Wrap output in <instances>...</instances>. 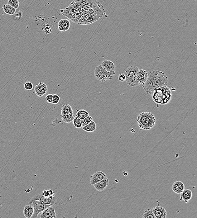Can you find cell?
Wrapping results in <instances>:
<instances>
[{"label": "cell", "mask_w": 197, "mask_h": 218, "mask_svg": "<svg viewBox=\"0 0 197 218\" xmlns=\"http://www.w3.org/2000/svg\"><path fill=\"white\" fill-rule=\"evenodd\" d=\"M46 100L47 102L51 103H52L53 100V95L51 94H48L46 97Z\"/></svg>", "instance_id": "836d02e7"}, {"label": "cell", "mask_w": 197, "mask_h": 218, "mask_svg": "<svg viewBox=\"0 0 197 218\" xmlns=\"http://www.w3.org/2000/svg\"><path fill=\"white\" fill-rule=\"evenodd\" d=\"M74 113H61V117L63 121L69 123L73 121L74 117Z\"/></svg>", "instance_id": "7402d4cb"}, {"label": "cell", "mask_w": 197, "mask_h": 218, "mask_svg": "<svg viewBox=\"0 0 197 218\" xmlns=\"http://www.w3.org/2000/svg\"><path fill=\"white\" fill-rule=\"evenodd\" d=\"M171 188L175 193L180 194L184 190L185 185L182 182L177 181L173 184Z\"/></svg>", "instance_id": "ffe728a7"}, {"label": "cell", "mask_w": 197, "mask_h": 218, "mask_svg": "<svg viewBox=\"0 0 197 218\" xmlns=\"http://www.w3.org/2000/svg\"><path fill=\"white\" fill-rule=\"evenodd\" d=\"M116 74L114 71H108L101 66V65L97 66L95 70L94 76L98 81L101 82H106L110 80Z\"/></svg>", "instance_id": "5b68a950"}, {"label": "cell", "mask_w": 197, "mask_h": 218, "mask_svg": "<svg viewBox=\"0 0 197 218\" xmlns=\"http://www.w3.org/2000/svg\"><path fill=\"white\" fill-rule=\"evenodd\" d=\"M83 130L88 132H93L95 131L96 129V124L94 121H92L89 124L83 126Z\"/></svg>", "instance_id": "603a6c76"}, {"label": "cell", "mask_w": 197, "mask_h": 218, "mask_svg": "<svg viewBox=\"0 0 197 218\" xmlns=\"http://www.w3.org/2000/svg\"><path fill=\"white\" fill-rule=\"evenodd\" d=\"M156 218H165L166 217L167 213L165 209L160 206H157L153 209Z\"/></svg>", "instance_id": "9a60e30c"}, {"label": "cell", "mask_w": 197, "mask_h": 218, "mask_svg": "<svg viewBox=\"0 0 197 218\" xmlns=\"http://www.w3.org/2000/svg\"><path fill=\"white\" fill-rule=\"evenodd\" d=\"M71 26V23L69 19H61L58 23V27L61 31H65L68 30Z\"/></svg>", "instance_id": "2e32d148"}, {"label": "cell", "mask_w": 197, "mask_h": 218, "mask_svg": "<svg viewBox=\"0 0 197 218\" xmlns=\"http://www.w3.org/2000/svg\"><path fill=\"white\" fill-rule=\"evenodd\" d=\"M41 218H56L55 209L54 207L50 206L41 212Z\"/></svg>", "instance_id": "8fae6325"}, {"label": "cell", "mask_w": 197, "mask_h": 218, "mask_svg": "<svg viewBox=\"0 0 197 218\" xmlns=\"http://www.w3.org/2000/svg\"><path fill=\"white\" fill-rule=\"evenodd\" d=\"M118 79L120 82H124L126 80L125 74L123 73H120L118 76Z\"/></svg>", "instance_id": "e575fe53"}, {"label": "cell", "mask_w": 197, "mask_h": 218, "mask_svg": "<svg viewBox=\"0 0 197 218\" xmlns=\"http://www.w3.org/2000/svg\"><path fill=\"white\" fill-rule=\"evenodd\" d=\"M60 97L57 94H54L53 95V100L52 103L56 105L60 102Z\"/></svg>", "instance_id": "d6a6232c"}, {"label": "cell", "mask_w": 197, "mask_h": 218, "mask_svg": "<svg viewBox=\"0 0 197 218\" xmlns=\"http://www.w3.org/2000/svg\"><path fill=\"white\" fill-rule=\"evenodd\" d=\"M44 31L46 34H50L52 32V30L50 26H47L45 28Z\"/></svg>", "instance_id": "d590c367"}, {"label": "cell", "mask_w": 197, "mask_h": 218, "mask_svg": "<svg viewBox=\"0 0 197 218\" xmlns=\"http://www.w3.org/2000/svg\"><path fill=\"white\" fill-rule=\"evenodd\" d=\"M101 66L106 71L111 72V71H114L115 69L116 66L114 63L108 60H105L101 63Z\"/></svg>", "instance_id": "d6986e66"}, {"label": "cell", "mask_w": 197, "mask_h": 218, "mask_svg": "<svg viewBox=\"0 0 197 218\" xmlns=\"http://www.w3.org/2000/svg\"><path fill=\"white\" fill-rule=\"evenodd\" d=\"M24 88L27 91L32 90L33 88V85L31 82H25L24 84Z\"/></svg>", "instance_id": "1f68e13d"}, {"label": "cell", "mask_w": 197, "mask_h": 218, "mask_svg": "<svg viewBox=\"0 0 197 218\" xmlns=\"http://www.w3.org/2000/svg\"><path fill=\"white\" fill-rule=\"evenodd\" d=\"M2 9L6 14L8 15H13L15 13L16 9L8 4H5L2 7Z\"/></svg>", "instance_id": "cb8c5ba5"}, {"label": "cell", "mask_w": 197, "mask_h": 218, "mask_svg": "<svg viewBox=\"0 0 197 218\" xmlns=\"http://www.w3.org/2000/svg\"><path fill=\"white\" fill-rule=\"evenodd\" d=\"M73 122V125L75 128H80L82 127H83L82 126V120L78 118V117H76V116L74 117Z\"/></svg>", "instance_id": "f1b7e54d"}, {"label": "cell", "mask_w": 197, "mask_h": 218, "mask_svg": "<svg viewBox=\"0 0 197 218\" xmlns=\"http://www.w3.org/2000/svg\"><path fill=\"white\" fill-rule=\"evenodd\" d=\"M142 217L144 218H156L154 213L153 212V209H148L145 210L144 212Z\"/></svg>", "instance_id": "4316f807"}, {"label": "cell", "mask_w": 197, "mask_h": 218, "mask_svg": "<svg viewBox=\"0 0 197 218\" xmlns=\"http://www.w3.org/2000/svg\"><path fill=\"white\" fill-rule=\"evenodd\" d=\"M88 116H89V113L84 110H79L76 115V117H78L82 120L84 119Z\"/></svg>", "instance_id": "484cf974"}, {"label": "cell", "mask_w": 197, "mask_h": 218, "mask_svg": "<svg viewBox=\"0 0 197 218\" xmlns=\"http://www.w3.org/2000/svg\"><path fill=\"white\" fill-rule=\"evenodd\" d=\"M72 107L69 104H64L61 108V113H73Z\"/></svg>", "instance_id": "d4e9b609"}, {"label": "cell", "mask_w": 197, "mask_h": 218, "mask_svg": "<svg viewBox=\"0 0 197 218\" xmlns=\"http://www.w3.org/2000/svg\"><path fill=\"white\" fill-rule=\"evenodd\" d=\"M60 12H61L63 15L67 17L69 19L72 20L73 22L77 24L79 19L80 17L76 15L75 14L72 13L71 11L68 9L67 8L64 10H60Z\"/></svg>", "instance_id": "5bb4252c"}, {"label": "cell", "mask_w": 197, "mask_h": 218, "mask_svg": "<svg viewBox=\"0 0 197 218\" xmlns=\"http://www.w3.org/2000/svg\"><path fill=\"white\" fill-rule=\"evenodd\" d=\"M180 200L183 201L185 203H188V201L192 198L193 193L190 190L188 189H184L180 193Z\"/></svg>", "instance_id": "ac0fdd59"}, {"label": "cell", "mask_w": 197, "mask_h": 218, "mask_svg": "<svg viewBox=\"0 0 197 218\" xmlns=\"http://www.w3.org/2000/svg\"><path fill=\"white\" fill-rule=\"evenodd\" d=\"M138 69L136 66H131L125 71V81L130 87H135L139 85L137 80V73Z\"/></svg>", "instance_id": "8992f818"}, {"label": "cell", "mask_w": 197, "mask_h": 218, "mask_svg": "<svg viewBox=\"0 0 197 218\" xmlns=\"http://www.w3.org/2000/svg\"><path fill=\"white\" fill-rule=\"evenodd\" d=\"M23 213L24 216L26 218L32 217L34 213V209L32 203L27 205L24 208Z\"/></svg>", "instance_id": "44dd1931"}, {"label": "cell", "mask_w": 197, "mask_h": 218, "mask_svg": "<svg viewBox=\"0 0 197 218\" xmlns=\"http://www.w3.org/2000/svg\"><path fill=\"white\" fill-rule=\"evenodd\" d=\"M34 209L33 215L31 218H36L37 217L38 214L41 212L48 207L51 206L49 204H45L40 201L35 200L32 202Z\"/></svg>", "instance_id": "ba28073f"}, {"label": "cell", "mask_w": 197, "mask_h": 218, "mask_svg": "<svg viewBox=\"0 0 197 218\" xmlns=\"http://www.w3.org/2000/svg\"><path fill=\"white\" fill-rule=\"evenodd\" d=\"M48 87L47 85L43 82L36 84L35 87V92L36 95L38 97H41L45 95L48 91Z\"/></svg>", "instance_id": "30bf717a"}, {"label": "cell", "mask_w": 197, "mask_h": 218, "mask_svg": "<svg viewBox=\"0 0 197 218\" xmlns=\"http://www.w3.org/2000/svg\"><path fill=\"white\" fill-rule=\"evenodd\" d=\"M153 101L157 104L165 105L171 101V92L167 86L160 87L151 94Z\"/></svg>", "instance_id": "3957f363"}, {"label": "cell", "mask_w": 197, "mask_h": 218, "mask_svg": "<svg viewBox=\"0 0 197 218\" xmlns=\"http://www.w3.org/2000/svg\"><path fill=\"white\" fill-rule=\"evenodd\" d=\"M8 4L13 8L17 9L19 7V0H8Z\"/></svg>", "instance_id": "f546056e"}, {"label": "cell", "mask_w": 197, "mask_h": 218, "mask_svg": "<svg viewBox=\"0 0 197 218\" xmlns=\"http://www.w3.org/2000/svg\"><path fill=\"white\" fill-rule=\"evenodd\" d=\"M75 1L82 7L84 14L93 13L101 18L103 16L107 17L103 6L97 0H75Z\"/></svg>", "instance_id": "7a4b0ae2"}, {"label": "cell", "mask_w": 197, "mask_h": 218, "mask_svg": "<svg viewBox=\"0 0 197 218\" xmlns=\"http://www.w3.org/2000/svg\"><path fill=\"white\" fill-rule=\"evenodd\" d=\"M137 122L141 129L150 130L155 125L156 118L150 112H143L138 116Z\"/></svg>", "instance_id": "277c9868"}, {"label": "cell", "mask_w": 197, "mask_h": 218, "mask_svg": "<svg viewBox=\"0 0 197 218\" xmlns=\"http://www.w3.org/2000/svg\"><path fill=\"white\" fill-rule=\"evenodd\" d=\"M35 200L40 201L45 204H49L51 206L54 205L57 203L56 196H54L53 198H47L44 197L42 194H38L32 197L29 201V204L32 203L33 201Z\"/></svg>", "instance_id": "9c48e42d"}, {"label": "cell", "mask_w": 197, "mask_h": 218, "mask_svg": "<svg viewBox=\"0 0 197 218\" xmlns=\"http://www.w3.org/2000/svg\"><path fill=\"white\" fill-rule=\"evenodd\" d=\"M108 183H109L108 179L107 178H106L94 184V187L98 191L101 192L106 188L108 185Z\"/></svg>", "instance_id": "e0dca14e"}, {"label": "cell", "mask_w": 197, "mask_h": 218, "mask_svg": "<svg viewBox=\"0 0 197 218\" xmlns=\"http://www.w3.org/2000/svg\"><path fill=\"white\" fill-rule=\"evenodd\" d=\"M168 83V77L164 73L155 70L148 73L147 79L142 86L147 94H151L160 87L167 85Z\"/></svg>", "instance_id": "6da1fadb"}, {"label": "cell", "mask_w": 197, "mask_h": 218, "mask_svg": "<svg viewBox=\"0 0 197 218\" xmlns=\"http://www.w3.org/2000/svg\"><path fill=\"white\" fill-rule=\"evenodd\" d=\"M101 18V17L94 13H85L81 16L77 24L81 25H90L99 20Z\"/></svg>", "instance_id": "52a82bcc"}, {"label": "cell", "mask_w": 197, "mask_h": 218, "mask_svg": "<svg viewBox=\"0 0 197 218\" xmlns=\"http://www.w3.org/2000/svg\"><path fill=\"white\" fill-rule=\"evenodd\" d=\"M42 194L44 197L47 198H53L55 196V192L52 190H45Z\"/></svg>", "instance_id": "83f0119b"}, {"label": "cell", "mask_w": 197, "mask_h": 218, "mask_svg": "<svg viewBox=\"0 0 197 218\" xmlns=\"http://www.w3.org/2000/svg\"><path fill=\"white\" fill-rule=\"evenodd\" d=\"M106 178V174L101 171L95 172L92 176L90 177V183L91 185H94L96 183L101 181Z\"/></svg>", "instance_id": "7c38bea8"}, {"label": "cell", "mask_w": 197, "mask_h": 218, "mask_svg": "<svg viewBox=\"0 0 197 218\" xmlns=\"http://www.w3.org/2000/svg\"><path fill=\"white\" fill-rule=\"evenodd\" d=\"M148 73L146 70L139 69L137 73V80L139 85L143 84L146 82Z\"/></svg>", "instance_id": "4fadbf2b"}, {"label": "cell", "mask_w": 197, "mask_h": 218, "mask_svg": "<svg viewBox=\"0 0 197 218\" xmlns=\"http://www.w3.org/2000/svg\"><path fill=\"white\" fill-rule=\"evenodd\" d=\"M93 121V118L91 116H88L86 117L84 119L82 120V126L87 125V124H89L90 122H91Z\"/></svg>", "instance_id": "4dcf8cb0"}]
</instances>
